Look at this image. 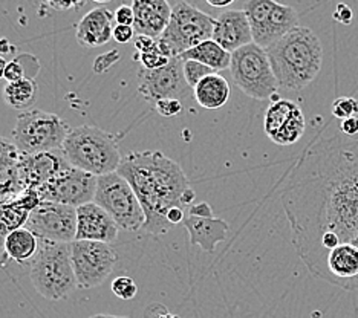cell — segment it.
<instances>
[{
	"mask_svg": "<svg viewBox=\"0 0 358 318\" xmlns=\"http://www.w3.org/2000/svg\"><path fill=\"white\" fill-rule=\"evenodd\" d=\"M135 48L136 54L134 59L140 63V68L144 69L162 68L173 59V55L159 42V38L138 36L135 38Z\"/></svg>",
	"mask_w": 358,
	"mask_h": 318,
	"instance_id": "4316f807",
	"label": "cell"
},
{
	"mask_svg": "<svg viewBox=\"0 0 358 318\" xmlns=\"http://www.w3.org/2000/svg\"><path fill=\"white\" fill-rule=\"evenodd\" d=\"M8 143H10V140H6V138L0 136V159H2V154L5 152V147H6Z\"/></svg>",
	"mask_w": 358,
	"mask_h": 318,
	"instance_id": "f6af8a7d",
	"label": "cell"
},
{
	"mask_svg": "<svg viewBox=\"0 0 358 318\" xmlns=\"http://www.w3.org/2000/svg\"><path fill=\"white\" fill-rule=\"evenodd\" d=\"M38 98V85L32 78L6 83L3 89V100L13 109L22 112L29 110Z\"/></svg>",
	"mask_w": 358,
	"mask_h": 318,
	"instance_id": "83f0119b",
	"label": "cell"
},
{
	"mask_svg": "<svg viewBox=\"0 0 358 318\" xmlns=\"http://www.w3.org/2000/svg\"><path fill=\"white\" fill-rule=\"evenodd\" d=\"M161 318H179L178 315H175V314H170V312H167L166 315H162Z\"/></svg>",
	"mask_w": 358,
	"mask_h": 318,
	"instance_id": "c3c4849f",
	"label": "cell"
},
{
	"mask_svg": "<svg viewBox=\"0 0 358 318\" xmlns=\"http://www.w3.org/2000/svg\"><path fill=\"white\" fill-rule=\"evenodd\" d=\"M40 247V240L34 233H31L27 226L19 228L8 236L3 251L5 254L17 263H25L34 259Z\"/></svg>",
	"mask_w": 358,
	"mask_h": 318,
	"instance_id": "484cf974",
	"label": "cell"
},
{
	"mask_svg": "<svg viewBox=\"0 0 358 318\" xmlns=\"http://www.w3.org/2000/svg\"><path fill=\"white\" fill-rule=\"evenodd\" d=\"M96 182H99V176L72 167L54 181L36 190L42 202H55L78 208L85 203L94 202Z\"/></svg>",
	"mask_w": 358,
	"mask_h": 318,
	"instance_id": "4fadbf2b",
	"label": "cell"
},
{
	"mask_svg": "<svg viewBox=\"0 0 358 318\" xmlns=\"http://www.w3.org/2000/svg\"><path fill=\"white\" fill-rule=\"evenodd\" d=\"M121 54L118 51H110V52H106L100 57H96L95 63H94V71L96 73H103L104 71H108L110 66H113L118 60H120Z\"/></svg>",
	"mask_w": 358,
	"mask_h": 318,
	"instance_id": "836d02e7",
	"label": "cell"
},
{
	"mask_svg": "<svg viewBox=\"0 0 358 318\" xmlns=\"http://www.w3.org/2000/svg\"><path fill=\"white\" fill-rule=\"evenodd\" d=\"M155 109L162 117H175L184 110L181 100H176V98H166V100L157 101L155 103Z\"/></svg>",
	"mask_w": 358,
	"mask_h": 318,
	"instance_id": "d6a6232c",
	"label": "cell"
},
{
	"mask_svg": "<svg viewBox=\"0 0 358 318\" xmlns=\"http://www.w3.org/2000/svg\"><path fill=\"white\" fill-rule=\"evenodd\" d=\"M306 121L302 109L291 100H273L264 118L266 136L278 145H292L303 136Z\"/></svg>",
	"mask_w": 358,
	"mask_h": 318,
	"instance_id": "9a60e30c",
	"label": "cell"
},
{
	"mask_svg": "<svg viewBox=\"0 0 358 318\" xmlns=\"http://www.w3.org/2000/svg\"><path fill=\"white\" fill-rule=\"evenodd\" d=\"M110 288H112V292L121 300H132L138 294V287L135 280L132 277H127V275H121V277H117V279H113Z\"/></svg>",
	"mask_w": 358,
	"mask_h": 318,
	"instance_id": "1f68e13d",
	"label": "cell"
},
{
	"mask_svg": "<svg viewBox=\"0 0 358 318\" xmlns=\"http://www.w3.org/2000/svg\"><path fill=\"white\" fill-rule=\"evenodd\" d=\"M213 27L215 19L211 15L185 0H179L172 8V15L159 42L173 57H179L193 46L213 37Z\"/></svg>",
	"mask_w": 358,
	"mask_h": 318,
	"instance_id": "9c48e42d",
	"label": "cell"
},
{
	"mask_svg": "<svg viewBox=\"0 0 358 318\" xmlns=\"http://www.w3.org/2000/svg\"><path fill=\"white\" fill-rule=\"evenodd\" d=\"M94 3H99V5H104V3H110L112 0H91Z\"/></svg>",
	"mask_w": 358,
	"mask_h": 318,
	"instance_id": "7dc6e473",
	"label": "cell"
},
{
	"mask_svg": "<svg viewBox=\"0 0 358 318\" xmlns=\"http://www.w3.org/2000/svg\"><path fill=\"white\" fill-rule=\"evenodd\" d=\"M94 202L108 211L121 230H143L145 215L141 202L134 191L132 185L118 171L99 176Z\"/></svg>",
	"mask_w": 358,
	"mask_h": 318,
	"instance_id": "ba28073f",
	"label": "cell"
},
{
	"mask_svg": "<svg viewBox=\"0 0 358 318\" xmlns=\"http://www.w3.org/2000/svg\"><path fill=\"white\" fill-rule=\"evenodd\" d=\"M118 173L132 185L145 215L141 231L166 234L172 225L167 213L172 208L192 207L196 193L182 167L161 152H132L121 159Z\"/></svg>",
	"mask_w": 358,
	"mask_h": 318,
	"instance_id": "7a4b0ae2",
	"label": "cell"
},
{
	"mask_svg": "<svg viewBox=\"0 0 358 318\" xmlns=\"http://www.w3.org/2000/svg\"><path fill=\"white\" fill-rule=\"evenodd\" d=\"M190 86L187 85L182 69V60L173 57L166 66L158 69L138 71V92L148 101L157 103L166 98H179L189 92Z\"/></svg>",
	"mask_w": 358,
	"mask_h": 318,
	"instance_id": "5bb4252c",
	"label": "cell"
},
{
	"mask_svg": "<svg viewBox=\"0 0 358 318\" xmlns=\"http://www.w3.org/2000/svg\"><path fill=\"white\" fill-rule=\"evenodd\" d=\"M71 132L68 122L52 112L29 109L22 112L13 129V143L22 154L62 150Z\"/></svg>",
	"mask_w": 358,
	"mask_h": 318,
	"instance_id": "52a82bcc",
	"label": "cell"
},
{
	"mask_svg": "<svg viewBox=\"0 0 358 318\" xmlns=\"http://www.w3.org/2000/svg\"><path fill=\"white\" fill-rule=\"evenodd\" d=\"M184 219H185V211H184V208H179V207H175V208H172L167 213V220H169V224L170 225H176V224H181V222H184Z\"/></svg>",
	"mask_w": 358,
	"mask_h": 318,
	"instance_id": "60d3db41",
	"label": "cell"
},
{
	"mask_svg": "<svg viewBox=\"0 0 358 318\" xmlns=\"http://www.w3.org/2000/svg\"><path fill=\"white\" fill-rule=\"evenodd\" d=\"M179 59L182 62H199L202 64H206L210 69H213L215 72H219L224 69H230L231 54L229 51H225L221 45H217L213 38H210L196 46H193L189 51L182 52L179 55Z\"/></svg>",
	"mask_w": 358,
	"mask_h": 318,
	"instance_id": "d4e9b609",
	"label": "cell"
},
{
	"mask_svg": "<svg viewBox=\"0 0 358 318\" xmlns=\"http://www.w3.org/2000/svg\"><path fill=\"white\" fill-rule=\"evenodd\" d=\"M89 318H129V317H121V315H108V314H96Z\"/></svg>",
	"mask_w": 358,
	"mask_h": 318,
	"instance_id": "bcb514c9",
	"label": "cell"
},
{
	"mask_svg": "<svg viewBox=\"0 0 358 318\" xmlns=\"http://www.w3.org/2000/svg\"><path fill=\"white\" fill-rule=\"evenodd\" d=\"M27 191L20 170V152L10 140L0 159V202L17 198Z\"/></svg>",
	"mask_w": 358,
	"mask_h": 318,
	"instance_id": "603a6c76",
	"label": "cell"
},
{
	"mask_svg": "<svg viewBox=\"0 0 358 318\" xmlns=\"http://www.w3.org/2000/svg\"><path fill=\"white\" fill-rule=\"evenodd\" d=\"M86 0H48L46 3L57 11H71L83 6Z\"/></svg>",
	"mask_w": 358,
	"mask_h": 318,
	"instance_id": "8d00e7d4",
	"label": "cell"
},
{
	"mask_svg": "<svg viewBox=\"0 0 358 318\" xmlns=\"http://www.w3.org/2000/svg\"><path fill=\"white\" fill-rule=\"evenodd\" d=\"M62 150L72 167L95 176L113 173L123 159L117 138L96 126L71 129Z\"/></svg>",
	"mask_w": 358,
	"mask_h": 318,
	"instance_id": "277c9868",
	"label": "cell"
},
{
	"mask_svg": "<svg viewBox=\"0 0 358 318\" xmlns=\"http://www.w3.org/2000/svg\"><path fill=\"white\" fill-rule=\"evenodd\" d=\"M206 2L215 8H225V6L231 5L234 0H206Z\"/></svg>",
	"mask_w": 358,
	"mask_h": 318,
	"instance_id": "7bdbcfd3",
	"label": "cell"
},
{
	"mask_svg": "<svg viewBox=\"0 0 358 318\" xmlns=\"http://www.w3.org/2000/svg\"><path fill=\"white\" fill-rule=\"evenodd\" d=\"M194 100L207 110H217L224 108L227 101L230 100L231 87L225 77L221 73H210L206 78H202L198 86L193 89Z\"/></svg>",
	"mask_w": 358,
	"mask_h": 318,
	"instance_id": "cb8c5ba5",
	"label": "cell"
},
{
	"mask_svg": "<svg viewBox=\"0 0 358 318\" xmlns=\"http://www.w3.org/2000/svg\"><path fill=\"white\" fill-rule=\"evenodd\" d=\"M169 311L164 305L161 303H150L144 311V318H161L162 315H166Z\"/></svg>",
	"mask_w": 358,
	"mask_h": 318,
	"instance_id": "ab89813d",
	"label": "cell"
},
{
	"mask_svg": "<svg viewBox=\"0 0 358 318\" xmlns=\"http://www.w3.org/2000/svg\"><path fill=\"white\" fill-rule=\"evenodd\" d=\"M40 63L34 55L31 54H20L8 62V66L5 71V80L8 83L11 81H19L23 78H32L34 80L38 75Z\"/></svg>",
	"mask_w": 358,
	"mask_h": 318,
	"instance_id": "f1b7e54d",
	"label": "cell"
},
{
	"mask_svg": "<svg viewBox=\"0 0 358 318\" xmlns=\"http://www.w3.org/2000/svg\"><path fill=\"white\" fill-rule=\"evenodd\" d=\"M332 115L338 120H348L358 115V101L354 96H340L332 103Z\"/></svg>",
	"mask_w": 358,
	"mask_h": 318,
	"instance_id": "4dcf8cb0",
	"label": "cell"
},
{
	"mask_svg": "<svg viewBox=\"0 0 358 318\" xmlns=\"http://www.w3.org/2000/svg\"><path fill=\"white\" fill-rule=\"evenodd\" d=\"M115 14V22L117 24H127V27H134L135 23V14H134V8L127 6V5H121L117 8Z\"/></svg>",
	"mask_w": 358,
	"mask_h": 318,
	"instance_id": "d590c367",
	"label": "cell"
},
{
	"mask_svg": "<svg viewBox=\"0 0 358 318\" xmlns=\"http://www.w3.org/2000/svg\"><path fill=\"white\" fill-rule=\"evenodd\" d=\"M40 202L36 189H28L17 198L0 202V250H3L8 236L27 225L29 213Z\"/></svg>",
	"mask_w": 358,
	"mask_h": 318,
	"instance_id": "44dd1931",
	"label": "cell"
},
{
	"mask_svg": "<svg viewBox=\"0 0 358 318\" xmlns=\"http://www.w3.org/2000/svg\"><path fill=\"white\" fill-rule=\"evenodd\" d=\"M217 45L233 54L239 48L253 43L250 22L243 10H225L215 19L213 37Z\"/></svg>",
	"mask_w": 358,
	"mask_h": 318,
	"instance_id": "d6986e66",
	"label": "cell"
},
{
	"mask_svg": "<svg viewBox=\"0 0 358 318\" xmlns=\"http://www.w3.org/2000/svg\"><path fill=\"white\" fill-rule=\"evenodd\" d=\"M182 224L189 231L190 243L198 245L207 252H213L216 245L227 239L230 230V225L224 219L215 217L213 210L207 202L192 205Z\"/></svg>",
	"mask_w": 358,
	"mask_h": 318,
	"instance_id": "2e32d148",
	"label": "cell"
},
{
	"mask_svg": "<svg viewBox=\"0 0 358 318\" xmlns=\"http://www.w3.org/2000/svg\"><path fill=\"white\" fill-rule=\"evenodd\" d=\"M280 199L308 271L358 291V135L317 138L291 171Z\"/></svg>",
	"mask_w": 358,
	"mask_h": 318,
	"instance_id": "6da1fadb",
	"label": "cell"
},
{
	"mask_svg": "<svg viewBox=\"0 0 358 318\" xmlns=\"http://www.w3.org/2000/svg\"><path fill=\"white\" fill-rule=\"evenodd\" d=\"M334 19L338 20L340 23H345V24L351 23V20H352V10L348 5H345V3H338L336 13H334Z\"/></svg>",
	"mask_w": 358,
	"mask_h": 318,
	"instance_id": "f35d334b",
	"label": "cell"
},
{
	"mask_svg": "<svg viewBox=\"0 0 358 318\" xmlns=\"http://www.w3.org/2000/svg\"><path fill=\"white\" fill-rule=\"evenodd\" d=\"M278 83L288 91H302L319 75L323 63L320 38L311 28L296 27L266 48Z\"/></svg>",
	"mask_w": 358,
	"mask_h": 318,
	"instance_id": "3957f363",
	"label": "cell"
},
{
	"mask_svg": "<svg viewBox=\"0 0 358 318\" xmlns=\"http://www.w3.org/2000/svg\"><path fill=\"white\" fill-rule=\"evenodd\" d=\"M11 51H14V46L8 42L6 38H0V55H5V54H8V52H11Z\"/></svg>",
	"mask_w": 358,
	"mask_h": 318,
	"instance_id": "b9f144b4",
	"label": "cell"
},
{
	"mask_svg": "<svg viewBox=\"0 0 358 318\" xmlns=\"http://www.w3.org/2000/svg\"><path fill=\"white\" fill-rule=\"evenodd\" d=\"M31 283L46 300H63L78 287L71 259V243L40 240V247L31 260Z\"/></svg>",
	"mask_w": 358,
	"mask_h": 318,
	"instance_id": "5b68a950",
	"label": "cell"
},
{
	"mask_svg": "<svg viewBox=\"0 0 358 318\" xmlns=\"http://www.w3.org/2000/svg\"><path fill=\"white\" fill-rule=\"evenodd\" d=\"M136 36L159 38L166 31L172 8L169 0H132Z\"/></svg>",
	"mask_w": 358,
	"mask_h": 318,
	"instance_id": "ffe728a7",
	"label": "cell"
},
{
	"mask_svg": "<svg viewBox=\"0 0 358 318\" xmlns=\"http://www.w3.org/2000/svg\"><path fill=\"white\" fill-rule=\"evenodd\" d=\"M38 2H48V0H38Z\"/></svg>",
	"mask_w": 358,
	"mask_h": 318,
	"instance_id": "681fc988",
	"label": "cell"
},
{
	"mask_svg": "<svg viewBox=\"0 0 358 318\" xmlns=\"http://www.w3.org/2000/svg\"><path fill=\"white\" fill-rule=\"evenodd\" d=\"M243 11L250 22L253 42L265 49L299 27L294 8L275 0H248L243 5Z\"/></svg>",
	"mask_w": 358,
	"mask_h": 318,
	"instance_id": "30bf717a",
	"label": "cell"
},
{
	"mask_svg": "<svg viewBox=\"0 0 358 318\" xmlns=\"http://www.w3.org/2000/svg\"><path fill=\"white\" fill-rule=\"evenodd\" d=\"M38 240L72 243L77 238V208L55 202H40L25 225Z\"/></svg>",
	"mask_w": 358,
	"mask_h": 318,
	"instance_id": "7c38bea8",
	"label": "cell"
},
{
	"mask_svg": "<svg viewBox=\"0 0 358 318\" xmlns=\"http://www.w3.org/2000/svg\"><path fill=\"white\" fill-rule=\"evenodd\" d=\"M71 259L80 288H96L109 279L118 262L117 251L110 243L74 240L71 243Z\"/></svg>",
	"mask_w": 358,
	"mask_h": 318,
	"instance_id": "8fae6325",
	"label": "cell"
},
{
	"mask_svg": "<svg viewBox=\"0 0 358 318\" xmlns=\"http://www.w3.org/2000/svg\"><path fill=\"white\" fill-rule=\"evenodd\" d=\"M69 168H72V166L64 157L63 150L40 152L32 154L20 153V170L27 190L40 189V187L54 181Z\"/></svg>",
	"mask_w": 358,
	"mask_h": 318,
	"instance_id": "e0dca14e",
	"label": "cell"
},
{
	"mask_svg": "<svg viewBox=\"0 0 358 318\" xmlns=\"http://www.w3.org/2000/svg\"><path fill=\"white\" fill-rule=\"evenodd\" d=\"M115 14L104 6L94 8L80 19L76 28V38L83 48H99L112 40Z\"/></svg>",
	"mask_w": 358,
	"mask_h": 318,
	"instance_id": "7402d4cb",
	"label": "cell"
},
{
	"mask_svg": "<svg viewBox=\"0 0 358 318\" xmlns=\"http://www.w3.org/2000/svg\"><path fill=\"white\" fill-rule=\"evenodd\" d=\"M8 66V62L5 60V57L0 55V78H5V71Z\"/></svg>",
	"mask_w": 358,
	"mask_h": 318,
	"instance_id": "ee69618b",
	"label": "cell"
},
{
	"mask_svg": "<svg viewBox=\"0 0 358 318\" xmlns=\"http://www.w3.org/2000/svg\"><path fill=\"white\" fill-rule=\"evenodd\" d=\"M230 72L234 85L255 100H278L279 83L275 78L266 49L255 42L231 54Z\"/></svg>",
	"mask_w": 358,
	"mask_h": 318,
	"instance_id": "8992f818",
	"label": "cell"
},
{
	"mask_svg": "<svg viewBox=\"0 0 358 318\" xmlns=\"http://www.w3.org/2000/svg\"><path fill=\"white\" fill-rule=\"evenodd\" d=\"M120 233L112 216L99 203L89 202L77 208V238L76 240H92L112 243Z\"/></svg>",
	"mask_w": 358,
	"mask_h": 318,
	"instance_id": "ac0fdd59",
	"label": "cell"
},
{
	"mask_svg": "<svg viewBox=\"0 0 358 318\" xmlns=\"http://www.w3.org/2000/svg\"><path fill=\"white\" fill-rule=\"evenodd\" d=\"M182 69H184V77H185L187 85H189L192 89L196 87L202 78H206L207 75H210V73H215V71L206 66V64H202L199 62H193V60L182 62Z\"/></svg>",
	"mask_w": 358,
	"mask_h": 318,
	"instance_id": "f546056e",
	"label": "cell"
},
{
	"mask_svg": "<svg viewBox=\"0 0 358 318\" xmlns=\"http://www.w3.org/2000/svg\"><path fill=\"white\" fill-rule=\"evenodd\" d=\"M136 32L134 27H127V24H115L112 38L115 40L117 43H129L130 40H134Z\"/></svg>",
	"mask_w": 358,
	"mask_h": 318,
	"instance_id": "e575fe53",
	"label": "cell"
},
{
	"mask_svg": "<svg viewBox=\"0 0 358 318\" xmlns=\"http://www.w3.org/2000/svg\"><path fill=\"white\" fill-rule=\"evenodd\" d=\"M340 132L346 136H357L358 135V117H352V118L341 121Z\"/></svg>",
	"mask_w": 358,
	"mask_h": 318,
	"instance_id": "74e56055",
	"label": "cell"
}]
</instances>
